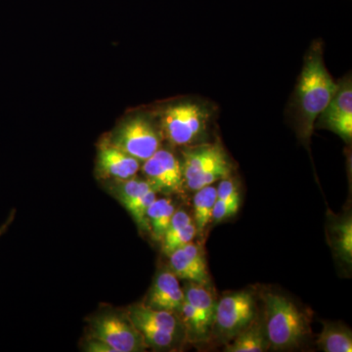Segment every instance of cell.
Listing matches in <instances>:
<instances>
[{
  "label": "cell",
  "mask_w": 352,
  "mask_h": 352,
  "mask_svg": "<svg viewBox=\"0 0 352 352\" xmlns=\"http://www.w3.org/2000/svg\"><path fill=\"white\" fill-rule=\"evenodd\" d=\"M197 234V228L193 221L188 226L184 227L182 230L178 231L175 235L170 237L164 238L162 239L163 242V252L166 256H170L171 252L184 247L185 245L192 242L195 238Z\"/></svg>",
  "instance_id": "603a6c76"
},
{
  "label": "cell",
  "mask_w": 352,
  "mask_h": 352,
  "mask_svg": "<svg viewBox=\"0 0 352 352\" xmlns=\"http://www.w3.org/2000/svg\"><path fill=\"white\" fill-rule=\"evenodd\" d=\"M112 144L139 162H145L161 147V134L151 120L138 116L119 127Z\"/></svg>",
  "instance_id": "277c9868"
},
{
  "label": "cell",
  "mask_w": 352,
  "mask_h": 352,
  "mask_svg": "<svg viewBox=\"0 0 352 352\" xmlns=\"http://www.w3.org/2000/svg\"><path fill=\"white\" fill-rule=\"evenodd\" d=\"M92 340L107 344L113 352L144 351L147 344L129 318L116 314H102L92 321Z\"/></svg>",
  "instance_id": "5b68a950"
},
{
  "label": "cell",
  "mask_w": 352,
  "mask_h": 352,
  "mask_svg": "<svg viewBox=\"0 0 352 352\" xmlns=\"http://www.w3.org/2000/svg\"><path fill=\"white\" fill-rule=\"evenodd\" d=\"M152 189L154 188L147 180L132 177L129 179L119 180V183L116 185L115 193L120 203L126 208L134 201Z\"/></svg>",
  "instance_id": "ffe728a7"
},
{
  "label": "cell",
  "mask_w": 352,
  "mask_h": 352,
  "mask_svg": "<svg viewBox=\"0 0 352 352\" xmlns=\"http://www.w3.org/2000/svg\"><path fill=\"white\" fill-rule=\"evenodd\" d=\"M265 302V333L268 344L275 349L298 346L308 332L305 315L291 300L268 293Z\"/></svg>",
  "instance_id": "7a4b0ae2"
},
{
  "label": "cell",
  "mask_w": 352,
  "mask_h": 352,
  "mask_svg": "<svg viewBox=\"0 0 352 352\" xmlns=\"http://www.w3.org/2000/svg\"><path fill=\"white\" fill-rule=\"evenodd\" d=\"M217 200L226 201L230 205L240 207V192L237 185L230 178L220 180L217 188Z\"/></svg>",
  "instance_id": "cb8c5ba5"
},
{
  "label": "cell",
  "mask_w": 352,
  "mask_h": 352,
  "mask_svg": "<svg viewBox=\"0 0 352 352\" xmlns=\"http://www.w3.org/2000/svg\"><path fill=\"white\" fill-rule=\"evenodd\" d=\"M175 212V206L170 199H156L153 201L152 205L148 208L147 219L155 240L163 239Z\"/></svg>",
  "instance_id": "e0dca14e"
},
{
  "label": "cell",
  "mask_w": 352,
  "mask_h": 352,
  "mask_svg": "<svg viewBox=\"0 0 352 352\" xmlns=\"http://www.w3.org/2000/svg\"><path fill=\"white\" fill-rule=\"evenodd\" d=\"M170 270L178 279L187 280L194 283L208 284V273L207 267H201L193 259L190 258L184 251L180 249L170 254Z\"/></svg>",
  "instance_id": "4fadbf2b"
},
{
  "label": "cell",
  "mask_w": 352,
  "mask_h": 352,
  "mask_svg": "<svg viewBox=\"0 0 352 352\" xmlns=\"http://www.w3.org/2000/svg\"><path fill=\"white\" fill-rule=\"evenodd\" d=\"M142 171L157 192L178 193L185 185L182 163L168 150L159 149L146 160Z\"/></svg>",
  "instance_id": "52a82bcc"
},
{
  "label": "cell",
  "mask_w": 352,
  "mask_h": 352,
  "mask_svg": "<svg viewBox=\"0 0 352 352\" xmlns=\"http://www.w3.org/2000/svg\"><path fill=\"white\" fill-rule=\"evenodd\" d=\"M183 292H184L185 300L195 308L204 321L212 328L214 325L217 303L212 294L203 285L194 283V282H191Z\"/></svg>",
  "instance_id": "9a60e30c"
},
{
  "label": "cell",
  "mask_w": 352,
  "mask_h": 352,
  "mask_svg": "<svg viewBox=\"0 0 352 352\" xmlns=\"http://www.w3.org/2000/svg\"><path fill=\"white\" fill-rule=\"evenodd\" d=\"M217 188L208 185L199 189L194 197V217L197 232H203L212 221V210L217 201Z\"/></svg>",
  "instance_id": "ac0fdd59"
},
{
  "label": "cell",
  "mask_w": 352,
  "mask_h": 352,
  "mask_svg": "<svg viewBox=\"0 0 352 352\" xmlns=\"http://www.w3.org/2000/svg\"><path fill=\"white\" fill-rule=\"evenodd\" d=\"M184 302V292L180 288L178 278L173 271H163L155 279L149 298L148 307L168 311H179Z\"/></svg>",
  "instance_id": "8fae6325"
},
{
  "label": "cell",
  "mask_w": 352,
  "mask_h": 352,
  "mask_svg": "<svg viewBox=\"0 0 352 352\" xmlns=\"http://www.w3.org/2000/svg\"><path fill=\"white\" fill-rule=\"evenodd\" d=\"M140 168V162L122 152L112 143H105L99 149L96 170L103 178L126 180L134 177Z\"/></svg>",
  "instance_id": "9c48e42d"
},
{
  "label": "cell",
  "mask_w": 352,
  "mask_h": 352,
  "mask_svg": "<svg viewBox=\"0 0 352 352\" xmlns=\"http://www.w3.org/2000/svg\"><path fill=\"white\" fill-rule=\"evenodd\" d=\"M210 118V111L200 103L173 104L162 113V131L171 144H193L205 135Z\"/></svg>",
  "instance_id": "3957f363"
},
{
  "label": "cell",
  "mask_w": 352,
  "mask_h": 352,
  "mask_svg": "<svg viewBox=\"0 0 352 352\" xmlns=\"http://www.w3.org/2000/svg\"><path fill=\"white\" fill-rule=\"evenodd\" d=\"M333 249L339 258L347 264L352 261L351 217L338 222L332 228Z\"/></svg>",
  "instance_id": "d6986e66"
},
{
  "label": "cell",
  "mask_w": 352,
  "mask_h": 352,
  "mask_svg": "<svg viewBox=\"0 0 352 352\" xmlns=\"http://www.w3.org/2000/svg\"><path fill=\"white\" fill-rule=\"evenodd\" d=\"M238 210H239V207H236V206L230 205V204L217 199L214 210H212V221L219 223L222 220L237 214Z\"/></svg>",
  "instance_id": "d4e9b609"
},
{
  "label": "cell",
  "mask_w": 352,
  "mask_h": 352,
  "mask_svg": "<svg viewBox=\"0 0 352 352\" xmlns=\"http://www.w3.org/2000/svg\"><path fill=\"white\" fill-rule=\"evenodd\" d=\"M316 126L329 129L351 142L352 138V85L346 78L338 83V89L325 110L318 117Z\"/></svg>",
  "instance_id": "ba28073f"
},
{
  "label": "cell",
  "mask_w": 352,
  "mask_h": 352,
  "mask_svg": "<svg viewBox=\"0 0 352 352\" xmlns=\"http://www.w3.org/2000/svg\"><path fill=\"white\" fill-rule=\"evenodd\" d=\"M133 325L141 333L147 346L157 347V349H166L173 346V342H175L176 336L166 331L142 323H136Z\"/></svg>",
  "instance_id": "7402d4cb"
},
{
  "label": "cell",
  "mask_w": 352,
  "mask_h": 352,
  "mask_svg": "<svg viewBox=\"0 0 352 352\" xmlns=\"http://www.w3.org/2000/svg\"><path fill=\"white\" fill-rule=\"evenodd\" d=\"M319 349L325 352H351V330L335 324H326L317 340Z\"/></svg>",
  "instance_id": "2e32d148"
},
{
  "label": "cell",
  "mask_w": 352,
  "mask_h": 352,
  "mask_svg": "<svg viewBox=\"0 0 352 352\" xmlns=\"http://www.w3.org/2000/svg\"><path fill=\"white\" fill-rule=\"evenodd\" d=\"M157 199L156 190L152 189L133 201L126 208L131 215L135 223L143 230H150L149 222L147 219L148 208L153 201Z\"/></svg>",
  "instance_id": "44dd1931"
},
{
  "label": "cell",
  "mask_w": 352,
  "mask_h": 352,
  "mask_svg": "<svg viewBox=\"0 0 352 352\" xmlns=\"http://www.w3.org/2000/svg\"><path fill=\"white\" fill-rule=\"evenodd\" d=\"M232 344L227 346V352H261L268 346L265 329L258 324H250L247 328L236 335Z\"/></svg>",
  "instance_id": "5bb4252c"
},
{
  "label": "cell",
  "mask_w": 352,
  "mask_h": 352,
  "mask_svg": "<svg viewBox=\"0 0 352 352\" xmlns=\"http://www.w3.org/2000/svg\"><path fill=\"white\" fill-rule=\"evenodd\" d=\"M129 319L132 324L142 323L152 327L161 329L176 336L179 329V322L175 312L156 309L148 305H134L129 309Z\"/></svg>",
  "instance_id": "7c38bea8"
},
{
  "label": "cell",
  "mask_w": 352,
  "mask_h": 352,
  "mask_svg": "<svg viewBox=\"0 0 352 352\" xmlns=\"http://www.w3.org/2000/svg\"><path fill=\"white\" fill-rule=\"evenodd\" d=\"M226 157V153L217 144L201 145L185 150L182 164L185 186Z\"/></svg>",
  "instance_id": "30bf717a"
},
{
  "label": "cell",
  "mask_w": 352,
  "mask_h": 352,
  "mask_svg": "<svg viewBox=\"0 0 352 352\" xmlns=\"http://www.w3.org/2000/svg\"><path fill=\"white\" fill-rule=\"evenodd\" d=\"M337 89L338 83L324 64L321 43H315L305 56L295 95V113L302 138H310L316 120Z\"/></svg>",
  "instance_id": "6da1fadb"
},
{
  "label": "cell",
  "mask_w": 352,
  "mask_h": 352,
  "mask_svg": "<svg viewBox=\"0 0 352 352\" xmlns=\"http://www.w3.org/2000/svg\"><path fill=\"white\" fill-rule=\"evenodd\" d=\"M256 303L251 293L238 292L217 303L214 324L221 335L234 338L252 323Z\"/></svg>",
  "instance_id": "8992f818"
},
{
  "label": "cell",
  "mask_w": 352,
  "mask_h": 352,
  "mask_svg": "<svg viewBox=\"0 0 352 352\" xmlns=\"http://www.w3.org/2000/svg\"><path fill=\"white\" fill-rule=\"evenodd\" d=\"M14 217H15V214H14L13 212L12 214L9 215V217L7 219L6 221L4 222L1 226H0V237H1V236L3 235V234L6 233L7 230H8L9 226H10L11 223L13 222Z\"/></svg>",
  "instance_id": "484cf974"
}]
</instances>
